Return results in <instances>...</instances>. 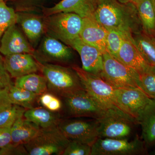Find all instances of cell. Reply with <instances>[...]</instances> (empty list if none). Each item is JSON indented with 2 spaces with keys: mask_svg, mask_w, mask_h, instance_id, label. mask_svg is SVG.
<instances>
[{
  "mask_svg": "<svg viewBox=\"0 0 155 155\" xmlns=\"http://www.w3.org/2000/svg\"><path fill=\"white\" fill-rule=\"evenodd\" d=\"M94 17L107 29L119 31L127 35L143 31L136 7L133 2L100 0Z\"/></svg>",
  "mask_w": 155,
  "mask_h": 155,
  "instance_id": "1",
  "label": "cell"
},
{
  "mask_svg": "<svg viewBox=\"0 0 155 155\" xmlns=\"http://www.w3.org/2000/svg\"><path fill=\"white\" fill-rule=\"evenodd\" d=\"M38 63L40 69L46 79L48 88L55 93L64 97L72 92L84 89L80 78L72 68Z\"/></svg>",
  "mask_w": 155,
  "mask_h": 155,
  "instance_id": "2",
  "label": "cell"
},
{
  "mask_svg": "<svg viewBox=\"0 0 155 155\" xmlns=\"http://www.w3.org/2000/svg\"><path fill=\"white\" fill-rule=\"evenodd\" d=\"M101 77L115 88H139L140 74L120 62L108 51L104 53Z\"/></svg>",
  "mask_w": 155,
  "mask_h": 155,
  "instance_id": "3",
  "label": "cell"
},
{
  "mask_svg": "<svg viewBox=\"0 0 155 155\" xmlns=\"http://www.w3.org/2000/svg\"><path fill=\"white\" fill-rule=\"evenodd\" d=\"M97 120L101 138L128 139L134 125L138 124L134 118L117 107L106 110Z\"/></svg>",
  "mask_w": 155,
  "mask_h": 155,
  "instance_id": "4",
  "label": "cell"
},
{
  "mask_svg": "<svg viewBox=\"0 0 155 155\" xmlns=\"http://www.w3.org/2000/svg\"><path fill=\"white\" fill-rule=\"evenodd\" d=\"M83 18L73 13L60 12L47 16L45 19V29L49 35L69 45L79 36Z\"/></svg>",
  "mask_w": 155,
  "mask_h": 155,
  "instance_id": "5",
  "label": "cell"
},
{
  "mask_svg": "<svg viewBox=\"0 0 155 155\" xmlns=\"http://www.w3.org/2000/svg\"><path fill=\"white\" fill-rule=\"evenodd\" d=\"M69 141L57 126L40 128L37 134L24 146L28 155H62Z\"/></svg>",
  "mask_w": 155,
  "mask_h": 155,
  "instance_id": "6",
  "label": "cell"
},
{
  "mask_svg": "<svg viewBox=\"0 0 155 155\" xmlns=\"http://www.w3.org/2000/svg\"><path fill=\"white\" fill-rule=\"evenodd\" d=\"M84 89L105 110L117 107L114 96L115 88L98 75L73 66Z\"/></svg>",
  "mask_w": 155,
  "mask_h": 155,
  "instance_id": "7",
  "label": "cell"
},
{
  "mask_svg": "<svg viewBox=\"0 0 155 155\" xmlns=\"http://www.w3.org/2000/svg\"><path fill=\"white\" fill-rule=\"evenodd\" d=\"M143 140L139 137L128 139L99 137L91 146V155H139L147 153Z\"/></svg>",
  "mask_w": 155,
  "mask_h": 155,
  "instance_id": "8",
  "label": "cell"
},
{
  "mask_svg": "<svg viewBox=\"0 0 155 155\" xmlns=\"http://www.w3.org/2000/svg\"><path fill=\"white\" fill-rule=\"evenodd\" d=\"M63 97L67 112L72 117H89L98 120L106 111L84 89L72 92Z\"/></svg>",
  "mask_w": 155,
  "mask_h": 155,
  "instance_id": "9",
  "label": "cell"
},
{
  "mask_svg": "<svg viewBox=\"0 0 155 155\" xmlns=\"http://www.w3.org/2000/svg\"><path fill=\"white\" fill-rule=\"evenodd\" d=\"M58 126L69 140L80 142L92 146L99 137L97 119H67L61 121Z\"/></svg>",
  "mask_w": 155,
  "mask_h": 155,
  "instance_id": "10",
  "label": "cell"
},
{
  "mask_svg": "<svg viewBox=\"0 0 155 155\" xmlns=\"http://www.w3.org/2000/svg\"><path fill=\"white\" fill-rule=\"evenodd\" d=\"M114 96L116 106L136 121L152 100L139 88H115Z\"/></svg>",
  "mask_w": 155,
  "mask_h": 155,
  "instance_id": "11",
  "label": "cell"
},
{
  "mask_svg": "<svg viewBox=\"0 0 155 155\" xmlns=\"http://www.w3.org/2000/svg\"><path fill=\"white\" fill-rule=\"evenodd\" d=\"M69 45L79 54L82 63L81 68L101 77L103 70V53L96 48L84 42L79 36Z\"/></svg>",
  "mask_w": 155,
  "mask_h": 155,
  "instance_id": "12",
  "label": "cell"
},
{
  "mask_svg": "<svg viewBox=\"0 0 155 155\" xmlns=\"http://www.w3.org/2000/svg\"><path fill=\"white\" fill-rule=\"evenodd\" d=\"M36 57L39 61L66 63L72 58L70 48L58 39L47 35L43 39Z\"/></svg>",
  "mask_w": 155,
  "mask_h": 155,
  "instance_id": "13",
  "label": "cell"
},
{
  "mask_svg": "<svg viewBox=\"0 0 155 155\" xmlns=\"http://www.w3.org/2000/svg\"><path fill=\"white\" fill-rule=\"evenodd\" d=\"M107 28L97 21L94 15L83 18L79 37L84 42L96 48L103 54L107 51Z\"/></svg>",
  "mask_w": 155,
  "mask_h": 155,
  "instance_id": "14",
  "label": "cell"
},
{
  "mask_svg": "<svg viewBox=\"0 0 155 155\" xmlns=\"http://www.w3.org/2000/svg\"><path fill=\"white\" fill-rule=\"evenodd\" d=\"M16 24L10 26L3 35L0 42V53L5 56L21 53L34 54L30 44Z\"/></svg>",
  "mask_w": 155,
  "mask_h": 155,
  "instance_id": "15",
  "label": "cell"
},
{
  "mask_svg": "<svg viewBox=\"0 0 155 155\" xmlns=\"http://www.w3.org/2000/svg\"><path fill=\"white\" fill-rule=\"evenodd\" d=\"M4 62L6 70L11 77L16 78L35 73L40 69L39 64L34 56L28 53L5 56Z\"/></svg>",
  "mask_w": 155,
  "mask_h": 155,
  "instance_id": "16",
  "label": "cell"
},
{
  "mask_svg": "<svg viewBox=\"0 0 155 155\" xmlns=\"http://www.w3.org/2000/svg\"><path fill=\"white\" fill-rule=\"evenodd\" d=\"M100 0H62L51 8H46L47 16L60 12L73 13L81 18L94 15Z\"/></svg>",
  "mask_w": 155,
  "mask_h": 155,
  "instance_id": "17",
  "label": "cell"
},
{
  "mask_svg": "<svg viewBox=\"0 0 155 155\" xmlns=\"http://www.w3.org/2000/svg\"><path fill=\"white\" fill-rule=\"evenodd\" d=\"M116 60L127 67L135 69L139 74L144 72L150 66L136 46L132 36L125 37Z\"/></svg>",
  "mask_w": 155,
  "mask_h": 155,
  "instance_id": "18",
  "label": "cell"
},
{
  "mask_svg": "<svg viewBox=\"0 0 155 155\" xmlns=\"http://www.w3.org/2000/svg\"><path fill=\"white\" fill-rule=\"evenodd\" d=\"M137 121L141 126V138L147 148L155 146V99L142 111Z\"/></svg>",
  "mask_w": 155,
  "mask_h": 155,
  "instance_id": "19",
  "label": "cell"
},
{
  "mask_svg": "<svg viewBox=\"0 0 155 155\" xmlns=\"http://www.w3.org/2000/svg\"><path fill=\"white\" fill-rule=\"evenodd\" d=\"M17 15V23L21 25L30 42L36 44L45 30L44 21L35 14L18 13Z\"/></svg>",
  "mask_w": 155,
  "mask_h": 155,
  "instance_id": "20",
  "label": "cell"
},
{
  "mask_svg": "<svg viewBox=\"0 0 155 155\" xmlns=\"http://www.w3.org/2000/svg\"><path fill=\"white\" fill-rule=\"evenodd\" d=\"M21 116L11 127L12 143L23 144L29 142L38 133L40 127L33 122Z\"/></svg>",
  "mask_w": 155,
  "mask_h": 155,
  "instance_id": "21",
  "label": "cell"
},
{
  "mask_svg": "<svg viewBox=\"0 0 155 155\" xmlns=\"http://www.w3.org/2000/svg\"><path fill=\"white\" fill-rule=\"evenodd\" d=\"M24 118L38 125L41 128L58 126L61 120L58 114L44 107H33L25 111Z\"/></svg>",
  "mask_w": 155,
  "mask_h": 155,
  "instance_id": "22",
  "label": "cell"
},
{
  "mask_svg": "<svg viewBox=\"0 0 155 155\" xmlns=\"http://www.w3.org/2000/svg\"><path fill=\"white\" fill-rule=\"evenodd\" d=\"M141 21L143 31L153 36L155 30V6L153 0H133Z\"/></svg>",
  "mask_w": 155,
  "mask_h": 155,
  "instance_id": "23",
  "label": "cell"
},
{
  "mask_svg": "<svg viewBox=\"0 0 155 155\" xmlns=\"http://www.w3.org/2000/svg\"><path fill=\"white\" fill-rule=\"evenodd\" d=\"M134 41L149 65L155 66V38L143 31L132 35Z\"/></svg>",
  "mask_w": 155,
  "mask_h": 155,
  "instance_id": "24",
  "label": "cell"
},
{
  "mask_svg": "<svg viewBox=\"0 0 155 155\" xmlns=\"http://www.w3.org/2000/svg\"><path fill=\"white\" fill-rule=\"evenodd\" d=\"M14 85L40 95L47 90V82L44 76L35 73L17 78Z\"/></svg>",
  "mask_w": 155,
  "mask_h": 155,
  "instance_id": "25",
  "label": "cell"
},
{
  "mask_svg": "<svg viewBox=\"0 0 155 155\" xmlns=\"http://www.w3.org/2000/svg\"><path fill=\"white\" fill-rule=\"evenodd\" d=\"M9 95L13 104L17 105L25 109L33 108L38 95L24 89L11 85L9 88Z\"/></svg>",
  "mask_w": 155,
  "mask_h": 155,
  "instance_id": "26",
  "label": "cell"
},
{
  "mask_svg": "<svg viewBox=\"0 0 155 155\" xmlns=\"http://www.w3.org/2000/svg\"><path fill=\"white\" fill-rule=\"evenodd\" d=\"M140 77V89L150 98L155 99V66L150 65Z\"/></svg>",
  "mask_w": 155,
  "mask_h": 155,
  "instance_id": "27",
  "label": "cell"
},
{
  "mask_svg": "<svg viewBox=\"0 0 155 155\" xmlns=\"http://www.w3.org/2000/svg\"><path fill=\"white\" fill-rule=\"evenodd\" d=\"M107 34L106 38L107 51L111 55L117 59L123 41L126 36L129 35L115 29H107Z\"/></svg>",
  "mask_w": 155,
  "mask_h": 155,
  "instance_id": "28",
  "label": "cell"
},
{
  "mask_svg": "<svg viewBox=\"0 0 155 155\" xmlns=\"http://www.w3.org/2000/svg\"><path fill=\"white\" fill-rule=\"evenodd\" d=\"M25 108L13 104L10 107L0 112V127H11L18 118L23 116Z\"/></svg>",
  "mask_w": 155,
  "mask_h": 155,
  "instance_id": "29",
  "label": "cell"
},
{
  "mask_svg": "<svg viewBox=\"0 0 155 155\" xmlns=\"http://www.w3.org/2000/svg\"><path fill=\"white\" fill-rule=\"evenodd\" d=\"M17 15L14 9L6 5L4 1L0 3V42L4 32L13 24H16Z\"/></svg>",
  "mask_w": 155,
  "mask_h": 155,
  "instance_id": "30",
  "label": "cell"
},
{
  "mask_svg": "<svg viewBox=\"0 0 155 155\" xmlns=\"http://www.w3.org/2000/svg\"><path fill=\"white\" fill-rule=\"evenodd\" d=\"M39 101L44 107L54 113L60 111L63 107V104L60 99L52 94L46 92L40 95Z\"/></svg>",
  "mask_w": 155,
  "mask_h": 155,
  "instance_id": "31",
  "label": "cell"
},
{
  "mask_svg": "<svg viewBox=\"0 0 155 155\" xmlns=\"http://www.w3.org/2000/svg\"><path fill=\"white\" fill-rule=\"evenodd\" d=\"M91 146L80 142L70 140L63 155H91Z\"/></svg>",
  "mask_w": 155,
  "mask_h": 155,
  "instance_id": "32",
  "label": "cell"
},
{
  "mask_svg": "<svg viewBox=\"0 0 155 155\" xmlns=\"http://www.w3.org/2000/svg\"><path fill=\"white\" fill-rule=\"evenodd\" d=\"M11 85V77L6 70L4 59L0 55V90L9 88Z\"/></svg>",
  "mask_w": 155,
  "mask_h": 155,
  "instance_id": "33",
  "label": "cell"
},
{
  "mask_svg": "<svg viewBox=\"0 0 155 155\" xmlns=\"http://www.w3.org/2000/svg\"><path fill=\"white\" fill-rule=\"evenodd\" d=\"M0 155H27L28 153L24 145L11 143L6 147L1 149Z\"/></svg>",
  "mask_w": 155,
  "mask_h": 155,
  "instance_id": "34",
  "label": "cell"
},
{
  "mask_svg": "<svg viewBox=\"0 0 155 155\" xmlns=\"http://www.w3.org/2000/svg\"><path fill=\"white\" fill-rule=\"evenodd\" d=\"M11 143V127H0V149L6 147Z\"/></svg>",
  "mask_w": 155,
  "mask_h": 155,
  "instance_id": "35",
  "label": "cell"
},
{
  "mask_svg": "<svg viewBox=\"0 0 155 155\" xmlns=\"http://www.w3.org/2000/svg\"><path fill=\"white\" fill-rule=\"evenodd\" d=\"M9 88L0 90V112L10 107L13 105L9 97Z\"/></svg>",
  "mask_w": 155,
  "mask_h": 155,
  "instance_id": "36",
  "label": "cell"
},
{
  "mask_svg": "<svg viewBox=\"0 0 155 155\" xmlns=\"http://www.w3.org/2000/svg\"><path fill=\"white\" fill-rule=\"evenodd\" d=\"M117 1L122 4H126V3L132 2L133 0H117Z\"/></svg>",
  "mask_w": 155,
  "mask_h": 155,
  "instance_id": "37",
  "label": "cell"
},
{
  "mask_svg": "<svg viewBox=\"0 0 155 155\" xmlns=\"http://www.w3.org/2000/svg\"><path fill=\"white\" fill-rule=\"evenodd\" d=\"M150 154L151 155H155V148L154 149V150H153L150 153Z\"/></svg>",
  "mask_w": 155,
  "mask_h": 155,
  "instance_id": "38",
  "label": "cell"
},
{
  "mask_svg": "<svg viewBox=\"0 0 155 155\" xmlns=\"http://www.w3.org/2000/svg\"><path fill=\"white\" fill-rule=\"evenodd\" d=\"M153 36L155 38V31H154V33L153 35Z\"/></svg>",
  "mask_w": 155,
  "mask_h": 155,
  "instance_id": "39",
  "label": "cell"
},
{
  "mask_svg": "<svg viewBox=\"0 0 155 155\" xmlns=\"http://www.w3.org/2000/svg\"><path fill=\"white\" fill-rule=\"evenodd\" d=\"M3 1H4V0H0V3H1V2H2Z\"/></svg>",
  "mask_w": 155,
  "mask_h": 155,
  "instance_id": "40",
  "label": "cell"
},
{
  "mask_svg": "<svg viewBox=\"0 0 155 155\" xmlns=\"http://www.w3.org/2000/svg\"><path fill=\"white\" fill-rule=\"evenodd\" d=\"M153 1H154V5H155V0H153Z\"/></svg>",
  "mask_w": 155,
  "mask_h": 155,
  "instance_id": "41",
  "label": "cell"
}]
</instances>
